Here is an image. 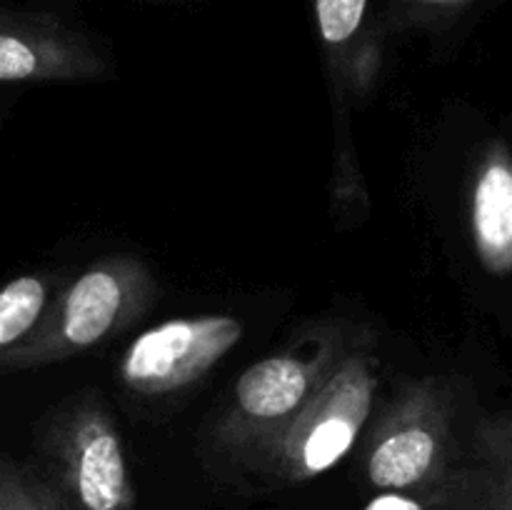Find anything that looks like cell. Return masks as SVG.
Returning a JSON list of instances; mask_svg holds the SVG:
<instances>
[{"instance_id":"6da1fadb","label":"cell","mask_w":512,"mask_h":510,"mask_svg":"<svg viewBox=\"0 0 512 510\" xmlns=\"http://www.w3.org/2000/svg\"><path fill=\"white\" fill-rule=\"evenodd\" d=\"M155 300L143 260L110 255L50 298L38 323L0 358V370H25L78 358L140 320Z\"/></svg>"},{"instance_id":"7a4b0ae2","label":"cell","mask_w":512,"mask_h":510,"mask_svg":"<svg viewBox=\"0 0 512 510\" xmlns=\"http://www.w3.org/2000/svg\"><path fill=\"white\" fill-rule=\"evenodd\" d=\"M378 393V363L368 353H345L288 425L253 458L278 483H305L328 473L353 450Z\"/></svg>"},{"instance_id":"3957f363","label":"cell","mask_w":512,"mask_h":510,"mask_svg":"<svg viewBox=\"0 0 512 510\" xmlns=\"http://www.w3.org/2000/svg\"><path fill=\"white\" fill-rule=\"evenodd\" d=\"M308 350L268 355L243 370L233 388L228 413L215 428V445L228 455H255L293 420L315 393L335 360L340 358L333 338H310Z\"/></svg>"},{"instance_id":"277c9868","label":"cell","mask_w":512,"mask_h":510,"mask_svg":"<svg viewBox=\"0 0 512 510\" xmlns=\"http://www.w3.org/2000/svg\"><path fill=\"white\" fill-rule=\"evenodd\" d=\"M53 478L73 510H135L123 435L98 395L70 403L45 438Z\"/></svg>"},{"instance_id":"5b68a950","label":"cell","mask_w":512,"mask_h":510,"mask_svg":"<svg viewBox=\"0 0 512 510\" xmlns=\"http://www.w3.org/2000/svg\"><path fill=\"white\" fill-rule=\"evenodd\" d=\"M108 75L98 38L55 0L0 5V83H83Z\"/></svg>"},{"instance_id":"8992f818","label":"cell","mask_w":512,"mask_h":510,"mask_svg":"<svg viewBox=\"0 0 512 510\" xmlns=\"http://www.w3.org/2000/svg\"><path fill=\"white\" fill-rule=\"evenodd\" d=\"M450 443V405L438 380L410 385L365 450V478L380 493L428 488L445 475Z\"/></svg>"},{"instance_id":"52a82bcc","label":"cell","mask_w":512,"mask_h":510,"mask_svg":"<svg viewBox=\"0 0 512 510\" xmlns=\"http://www.w3.org/2000/svg\"><path fill=\"white\" fill-rule=\"evenodd\" d=\"M243 333V323L225 313L165 320L128 345L118 365L120 380L145 398L180 393L210 373Z\"/></svg>"},{"instance_id":"ba28073f","label":"cell","mask_w":512,"mask_h":510,"mask_svg":"<svg viewBox=\"0 0 512 510\" xmlns=\"http://www.w3.org/2000/svg\"><path fill=\"white\" fill-rule=\"evenodd\" d=\"M315 25L338 85L363 93L383 60V28L375 0H313Z\"/></svg>"},{"instance_id":"9c48e42d","label":"cell","mask_w":512,"mask_h":510,"mask_svg":"<svg viewBox=\"0 0 512 510\" xmlns=\"http://www.w3.org/2000/svg\"><path fill=\"white\" fill-rule=\"evenodd\" d=\"M470 235L480 265L495 278L512 268V165L503 140L488 145L470 188Z\"/></svg>"},{"instance_id":"30bf717a","label":"cell","mask_w":512,"mask_h":510,"mask_svg":"<svg viewBox=\"0 0 512 510\" xmlns=\"http://www.w3.org/2000/svg\"><path fill=\"white\" fill-rule=\"evenodd\" d=\"M53 283L43 275L25 273L0 285V358L38 323L53 298Z\"/></svg>"},{"instance_id":"8fae6325","label":"cell","mask_w":512,"mask_h":510,"mask_svg":"<svg viewBox=\"0 0 512 510\" xmlns=\"http://www.w3.org/2000/svg\"><path fill=\"white\" fill-rule=\"evenodd\" d=\"M488 0H375L383 33L393 28H450Z\"/></svg>"},{"instance_id":"7c38bea8","label":"cell","mask_w":512,"mask_h":510,"mask_svg":"<svg viewBox=\"0 0 512 510\" xmlns=\"http://www.w3.org/2000/svg\"><path fill=\"white\" fill-rule=\"evenodd\" d=\"M0 510H73L50 478L0 455Z\"/></svg>"}]
</instances>
